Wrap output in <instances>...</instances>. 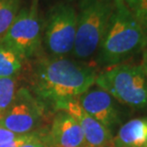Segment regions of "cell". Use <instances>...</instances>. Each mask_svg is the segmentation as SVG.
I'll list each match as a JSON object with an SVG mask.
<instances>
[{
  "label": "cell",
  "instance_id": "6da1fadb",
  "mask_svg": "<svg viewBox=\"0 0 147 147\" xmlns=\"http://www.w3.org/2000/svg\"><path fill=\"white\" fill-rule=\"evenodd\" d=\"M97 75L93 65L65 57L38 56L32 61L30 78L34 95L55 109L91 88Z\"/></svg>",
  "mask_w": 147,
  "mask_h": 147
},
{
  "label": "cell",
  "instance_id": "7a4b0ae2",
  "mask_svg": "<svg viewBox=\"0 0 147 147\" xmlns=\"http://www.w3.org/2000/svg\"><path fill=\"white\" fill-rule=\"evenodd\" d=\"M147 48V34L123 0L116 7L96 53V63L102 67L123 64Z\"/></svg>",
  "mask_w": 147,
  "mask_h": 147
},
{
  "label": "cell",
  "instance_id": "3957f363",
  "mask_svg": "<svg viewBox=\"0 0 147 147\" xmlns=\"http://www.w3.org/2000/svg\"><path fill=\"white\" fill-rule=\"evenodd\" d=\"M116 0H78L77 30L72 56L83 61L96 55Z\"/></svg>",
  "mask_w": 147,
  "mask_h": 147
},
{
  "label": "cell",
  "instance_id": "277c9868",
  "mask_svg": "<svg viewBox=\"0 0 147 147\" xmlns=\"http://www.w3.org/2000/svg\"><path fill=\"white\" fill-rule=\"evenodd\" d=\"M95 84L116 101L135 109H147V77L142 65L120 64L98 73Z\"/></svg>",
  "mask_w": 147,
  "mask_h": 147
},
{
  "label": "cell",
  "instance_id": "5b68a950",
  "mask_svg": "<svg viewBox=\"0 0 147 147\" xmlns=\"http://www.w3.org/2000/svg\"><path fill=\"white\" fill-rule=\"evenodd\" d=\"M43 41V23L39 14V0H30L20 8L13 23L0 44L11 49L24 62L40 56Z\"/></svg>",
  "mask_w": 147,
  "mask_h": 147
},
{
  "label": "cell",
  "instance_id": "8992f818",
  "mask_svg": "<svg viewBox=\"0 0 147 147\" xmlns=\"http://www.w3.org/2000/svg\"><path fill=\"white\" fill-rule=\"evenodd\" d=\"M77 30V10L70 3L59 1L49 9L43 23L44 47L51 56L71 54Z\"/></svg>",
  "mask_w": 147,
  "mask_h": 147
},
{
  "label": "cell",
  "instance_id": "52a82bcc",
  "mask_svg": "<svg viewBox=\"0 0 147 147\" xmlns=\"http://www.w3.org/2000/svg\"><path fill=\"white\" fill-rule=\"evenodd\" d=\"M46 116V105L27 87L16 90L11 105L0 117V126L15 134L37 132Z\"/></svg>",
  "mask_w": 147,
  "mask_h": 147
},
{
  "label": "cell",
  "instance_id": "ba28073f",
  "mask_svg": "<svg viewBox=\"0 0 147 147\" xmlns=\"http://www.w3.org/2000/svg\"><path fill=\"white\" fill-rule=\"evenodd\" d=\"M87 114L112 133L121 123V117L116 100L102 88H90L76 99Z\"/></svg>",
  "mask_w": 147,
  "mask_h": 147
},
{
  "label": "cell",
  "instance_id": "9c48e42d",
  "mask_svg": "<svg viewBox=\"0 0 147 147\" xmlns=\"http://www.w3.org/2000/svg\"><path fill=\"white\" fill-rule=\"evenodd\" d=\"M55 110H64L77 121L83 131L86 147H113L112 133L87 114L77 100L59 105Z\"/></svg>",
  "mask_w": 147,
  "mask_h": 147
},
{
  "label": "cell",
  "instance_id": "30bf717a",
  "mask_svg": "<svg viewBox=\"0 0 147 147\" xmlns=\"http://www.w3.org/2000/svg\"><path fill=\"white\" fill-rule=\"evenodd\" d=\"M48 140L53 147H86L79 123L64 110H57L52 119Z\"/></svg>",
  "mask_w": 147,
  "mask_h": 147
},
{
  "label": "cell",
  "instance_id": "8fae6325",
  "mask_svg": "<svg viewBox=\"0 0 147 147\" xmlns=\"http://www.w3.org/2000/svg\"><path fill=\"white\" fill-rule=\"evenodd\" d=\"M147 144V117L126 121L113 136V147H144Z\"/></svg>",
  "mask_w": 147,
  "mask_h": 147
},
{
  "label": "cell",
  "instance_id": "7c38bea8",
  "mask_svg": "<svg viewBox=\"0 0 147 147\" xmlns=\"http://www.w3.org/2000/svg\"><path fill=\"white\" fill-rule=\"evenodd\" d=\"M23 65L24 61L19 55L0 44V78H15Z\"/></svg>",
  "mask_w": 147,
  "mask_h": 147
},
{
  "label": "cell",
  "instance_id": "4fadbf2b",
  "mask_svg": "<svg viewBox=\"0 0 147 147\" xmlns=\"http://www.w3.org/2000/svg\"><path fill=\"white\" fill-rule=\"evenodd\" d=\"M22 0H0V43L13 23Z\"/></svg>",
  "mask_w": 147,
  "mask_h": 147
},
{
  "label": "cell",
  "instance_id": "5bb4252c",
  "mask_svg": "<svg viewBox=\"0 0 147 147\" xmlns=\"http://www.w3.org/2000/svg\"><path fill=\"white\" fill-rule=\"evenodd\" d=\"M15 78H0V117L11 105L16 93Z\"/></svg>",
  "mask_w": 147,
  "mask_h": 147
},
{
  "label": "cell",
  "instance_id": "9a60e30c",
  "mask_svg": "<svg viewBox=\"0 0 147 147\" xmlns=\"http://www.w3.org/2000/svg\"><path fill=\"white\" fill-rule=\"evenodd\" d=\"M123 2L132 12L143 32L147 34V0H127Z\"/></svg>",
  "mask_w": 147,
  "mask_h": 147
},
{
  "label": "cell",
  "instance_id": "2e32d148",
  "mask_svg": "<svg viewBox=\"0 0 147 147\" xmlns=\"http://www.w3.org/2000/svg\"><path fill=\"white\" fill-rule=\"evenodd\" d=\"M48 138V133L46 134L45 136L42 135L41 132L37 131V132H33L30 134H25V135H22L20 138L18 139L12 140V142H10L8 143H4V144H1L0 147H21L24 144H26L28 142H33V140H40V139H46Z\"/></svg>",
  "mask_w": 147,
  "mask_h": 147
},
{
  "label": "cell",
  "instance_id": "e0dca14e",
  "mask_svg": "<svg viewBox=\"0 0 147 147\" xmlns=\"http://www.w3.org/2000/svg\"><path fill=\"white\" fill-rule=\"evenodd\" d=\"M22 135H20V134H15L4 127L0 126V145L12 142V140L18 139Z\"/></svg>",
  "mask_w": 147,
  "mask_h": 147
},
{
  "label": "cell",
  "instance_id": "ac0fdd59",
  "mask_svg": "<svg viewBox=\"0 0 147 147\" xmlns=\"http://www.w3.org/2000/svg\"><path fill=\"white\" fill-rule=\"evenodd\" d=\"M21 147H53V146L49 143L48 138H46V139H40V140H33V142H28Z\"/></svg>",
  "mask_w": 147,
  "mask_h": 147
},
{
  "label": "cell",
  "instance_id": "d6986e66",
  "mask_svg": "<svg viewBox=\"0 0 147 147\" xmlns=\"http://www.w3.org/2000/svg\"><path fill=\"white\" fill-rule=\"evenodd\" d=\"M142 67L143 68V71L147 77V48L142 51Z\"/></svg>",
  "mask_w": 147,
  "mask_h": 147
},
{
  "label": "cell",
  "instance_id": "ffe728a7",
  "mask_svg": "<svg viewBox=\"0 0 147 147\" xmlns=\"http://www.w3.org/2000/svg\"><path fill=\"white\" fill-rule=\"evenodd\" d=\"M59 1H63V2H68V3H70V2H72V1H75V0H58V2Z\"/></svg>",
  "mask_w": 147,
  "mask_h": 147
},
{
  "label": "cell",
  "instance_id": "44dd1931",
  "mask_svg": "<svg viewBox=\"0 0 147 147\" xmlns=\"http://www.w3.org/2000/svg\"><path fill=\"white\" fill-rule=\"evenodd\" d=\"M123 1H127V0H123Z\"/></svg>",
  "mask_w": 147,
  "mask_h": 147
},
{
  "label": "cell",
  "instance_id": "7402d4cb",
  "mask_svg": "<svg viewBox=\"0 0 147 147\" xmlns=\"http://www.w3.org/2000/svg\"><path fill=\"white\" fill-rule=\"evenodd\" d=\"M144 147H147V144H146V145H145V146H144Z\"/></svg>",
  "mask_w": 147,
  "mask_h": 147
}]
</instances>
